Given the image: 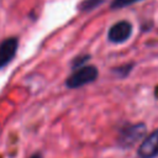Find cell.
Here are the masks:
<instances>
[{
  "instance_id": "cell-1",
  "label": "cell",
  "mask_w": 158,
  "mask_h": 158,
  "mask_svg": "<svg viewBox=\"0 0 158 158\" xmlns=\"http://www.w3.org/2000/svg\"><path fill=\"white\" fill-rule=\"evenodd\" d=\"M146 133H147V127L143 122L127 125L120 130V133L117 137V144L125 149L130 148L135 143L143 141Z\"/></svg>"
},
{
  "instance_id": "cell-2",
  "label": "cell",
  "mask_w": 158,
  "mask_h": 158,
  "mask_svg": "<svg viewBox=\"0 0 158 158\" xmlns=\"http://www.w3.org/2000/svg\"><path fill=\"white\" fill-rule=\"evenodd\" d=\"M98 75H99V70L96 67L84 65V67H80L73 70V73L65 80V85L69 89H77V88H80L83 85L95 81L98 79Z\"/></svg>"
},
{
  "instance_id": "cell-3",
  "label": "cell",
  "mask_w": 158,
  "mask_h": 158,
  "mask_svg": "<svg viewBox=\"0 0 158 158\" xmlns=\"http://www.w3.org/2000/svg\"><path fill=\"white\" fill-rule=\"evenodd\" d=\"M131 35H132V23L126 20H122L114 23L110 27L107 32V38L110 42L118 44L126 42L131 37Z\"/></svg>"
},
{
  "instance_id": "cell-4",
  "label": "cell",
  "mask_w": 158,
  "mask_h": 158,
  "mask_svg": "<svg viewBox=\"0 0 158 158\" xmlns=\"http://www.w3.org/2000/svg\"><path fill=\"white\" fill-rule=\"evenodd\" d=\"M137 154L139 158H157L158 157V128L146 136L141 142Z\"/></svg>"
},
{
  "instance_id": "cell-5",
  "label": "cell",
  "mask_w": 158,
  "mask_h": 158,
  "mask_svg": "<svg viewBox=\"0 0 158 158\" xmlns=\"http://www.w3.org/2000/svg\"><path fill=\"white\" fill-rule=\"evenodd\" d=\"M19 48V40L16 37H9L0 43V69L6 67L16 56Z\"/></svg>"
},
{
  "instance_id": "cell-6",
  "label": "cell",
  "mask_w": 158,
  "mask_h": 158,
  "mask_svg": "<svg viewBox=\"0 0 158 158\" xmlns=\"http://www.w3.org/2000/svg\"><path fill=\"white\" fill-rule=\"evenodd\" d=\"M105 0H81L78 5V9L84 12H89L96 7H99Z\"/></svg>"
},
{
  "instance_id": "cell-7",
  "label": "cell",
  "mask_w": 158,
  "mask_h": 158,
  "mask_svg": "<svg viewBox=\"0 0 158 158\" xmlns=\"http://www.w3.org/2000/svg\"><path fill=\"white\" fill-rule=\"evenodd\" d=\"M139 1H143V0H112L111 4H110V9H112V10H118V9L130 6V5H132V4L139 2Z\"/></svg>"
},
{
  "instance_id": "cell-8",
  "label": "cell",
  "mask_w": 158,
  "mask_h": 158,
  "mask_svg": "<svg viewBox=\"0 0 158 158\" xmlns=\"http://www.w3.org/2000/svg\"><path fill=\"white\" fill-rule=\"evenodd\" d=\"M133 68V64L132 63H127V64H123V65H120L117 68L114 69V73L118 77V78H125L130 74V72L132 70Z\"/></svg>"
},
{
  "instance_id": "cell-9",
  "label": "cell",
  "mask_w": 158,
  "mask_h": 158,
  "mask_svg": "<svg viewBox=\"0 0 158 158\" xmlns=\"http://www.w3.org/2000/svg\"><path fill=\"white\" fill-rule=\"evenodd\" d=\"M89 59H90V54H80V56H77L75 58H73V60H72L73 70L80 68V67H84V63H86Z\"/></svg>"
},
{
  "instance_id": "cell-10",
  "label": "cell",
  "mask_w": 158,
  "mask_h": 158,
  "mask_svg": "<svg viewBox=\"0 0 158 158\" xmlns=\"http://www.w3.org/2000/svg\"><path fill=\"white\" fill-rule=\"evenodd\" d=\"M30 158H42V154H41V153H35V154H32Z\"/></svg>"
}]
</instances>
